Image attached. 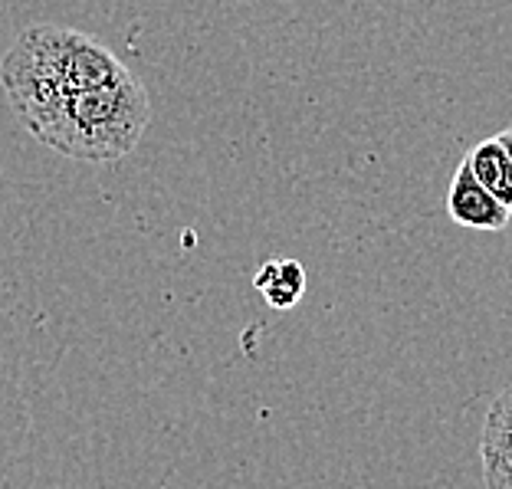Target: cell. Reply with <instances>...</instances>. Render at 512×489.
<instances>
[{
  "mask_svg": "<svg viewBox=\"0 0 512 489\" xmlns=\"http://www.w3.org/2000/svg\"><path fill=\"white\" fill-rule=\"evenodd\" d=\"M151 122V99L132 73L56 102L23 128L56 155L112 165L132 155Z\"/></svg>",
  "mask_w": 512,
  "mask_h": 489,
  "instance_id": "2",
  "label": "cell"
},
{
  "mask_svg": "<svg viewBox=\"0 0 512 489\" xmlns=\"http://www.w3.org/2000/svg\"><path fill=\"white\" fill-rule=\"evenodd\" d=\"M128 66L89 33L33 23L0 60V86L20 125L33 122L73 92L122 79Z\"/></svg>",
  "mask_w": 512,
  "mask_h": 489,
  "instance_id": "1",
  "label": "cell"
},
{
  "mask_svg": "<svg viewBox=\"0 0 512 489\" xmlns=\"http://www.w3.org/2000/svg\"><path fill=\"white\" fill-rule=\"evenodd\" d=\"M253 286L273 309L289 312L306 296V286H309L306 266L299 260H286V256H270V260L253 273Z\"/></svg>",
  "mask_w": 512,
  "mask_h": 489,
  "instance_id": "5",
  "label": "cell"
},
{
  "mask_svg": "<svg viewBox=\"0 0 512 489\" xmlns=\"http://www.w3.org/2000/svg\"><path fill=\"white\" fill-rule=\"evenodd\" d=\"M473 171V178L490 191L496 201H503L512 211V161L499 138H486L467 158H463Z\"/></svg>",
  "mask_w": 512,
  "mask_h": 489,
  "instance_id": "6",
  "label": "cell"
},
{
  "mask_svg": "<svg viewBox=\"0 0 512 489\" xmlns=\"http://www.w3.org/2000/svg\"><path fill=\"white\" fill-rule=\"evenodd\" d=\"M447 214L453 224L467 227V230H506L512 220V211L496 201V197L473 178V171L467 161H460V168L453 171L450 191H447Z\"/></svg>",
  "mask_w": 512,
  "mask_h": 489,
  "instance_id": "3",
  "label": "cell"
},
{
  "mask_svg": "<svg viewBox=\"0 0 512 489\" xmlns=\"http://www.w3.org/2000/svg\"><path fill=\"white\" fill-rule=\"evenodd\" d=\"M486 489H512V384L493 398L480 434Z\"/></svg>",
  "mask_w": 512,
  "mask_h": 489,
  "instance_id": "4",
  "label": "cell"
},
{
  "mask_svg": "<svg viewBox=\"0 0 512 489\" xmlns=\"http://www.w3.org/2000/svg\"><path fill=\"white\" fill-rule=\"evenodd\" d=\"M496 138H499V142H503L506 155H509V161H512V128H506V132H499Z\"/></svg>",
  "mask_w": 512,
  "mask_h": 489,
  "instance_id": "7",
  "label": "cell"
}]
</instances>
